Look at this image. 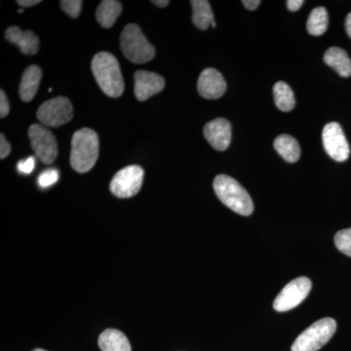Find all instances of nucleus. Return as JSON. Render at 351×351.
Listing matches in <instances>:
<instances>
[{
    "instance_id": "nucleus-35",
    "label": "nucleus",
    "mask_w": 351,
    "mask_h": 351,
    "mask_svg": "<svg viewBox=\"0 0 351 351\" xmlns=\"http://www.w3.org/2000/svg\"><path fill=\"white\" fill-rule=\"evenodd\" d=\"M19 13H23V9H21V10L18 11Z\"/></svg>"
},
{
    "instance_id": "nucleus-4",
    "label": "nucleus",
    "mask_w": 351,
    "mask_h": 351,
    "mask_svg": "<svg viewBox=\"0 0 351 351\" xmlns=\"http://www.w3.org/2000/svg\"><path fill=\"white\" fill-rule=\"evenodd\" d=\"M120 47L124 56L132 63H147L156 56L154 46L135 24H129L124 27L120 36Z\"/></svg>"
},
{
    "instance_id": "nucleus-3",
    "label": "nucleus",
    "mask_w": 351,
    "mask_h": 351,
    "mask_svg": "<svg viewBox=\"0 0 351 351\" xmlns=\"http://www.w3.org/2000/svg\"><path fill=\"white\" fill-rule=\"evenodd\" d=\"M213 186L219 199L235 213L242 216L253 213V200L237 180L230 176L219 175L215 178Z\"/></svg>"
},
{
    "instance_id": "nucleus-27",
    "label": "nucleus",
    "mask_w": 351,
    "mask_h": 351,
    "mask_svg": "<svg viewBox=\"0 0 351 351\" xmlns=\"http://www.w3.org/2000/svg\"><path fill=\"white\" fill-rule=\"evenodd\" d=\"M9 110H10V106H9V101L7 100L5 93L3 90L0 91V117L4 119L8 115Z\"/></svg>"
},
{
    "instance_id": "nucleus-24",
    "label": "nucleus",
    "mask_w": 351,
    "mask_h": 351,
    "mask_svg": "<svg viewBox=\"0 0 351 351\" xmlns=\"http://www.w3.org/2000/svg\"><path fill=\"white\" fill-rule=\"evenodd\" d=\"M62 9L69 17L77 18L82 12V1L80 0H62L60 1Z\"/></svg>"
},
{
    "instance_id": "nucleus-29",
    "label": "nucleus",
    "mask_w": 351,
    "mask_h": 351,
    "mask_svg": "<svg viewBox=\"0 0 351 351\" xmlns=\"http://www.w3.org/2000/svg\"><path fill=\"white\" fill-rule=\"evenodd\" d=\"M304 3V0H288V1L286 2L289 10L292 11V12H295V11L299 10Z\"/></svg>"
},
{
    "instance_id": "nucleus-10",
    "label": "nucleus",
    "mask_w": 351,
    "mask_h": 351,
    "mask_svg": "<svg viewBox=\"0 0 351 351\" xmlns=\"http://www.w3.org/2000/svg\"><path fill=\"white\" fill-rule=\"evenodd\" d=\"M322 138L328 156L338 162L348 160L350 156V145L339 123H328L323 129Z\"/></svg>"
},
{
    "instance_id": "nucleus-31",
    "label": "nucleus",
    "mask_w": 351,
    "mask_h": 351,
    "mask_svg": "<svg viewBox=\"0 0 351 351\" xmlns=\"http://www.w3.org/2000/svg\"><path fill=\"white\" fill-rule=\"evenodd\" d=\"M40 2V0H18L17 4L24 8H29V7L38 5Z\"/></svg>"
},
{
    "instance_id": "nucleus-11",
    "label": "nucleus",
    "mask_w": 351,
    "mask_h": 351,
    "mask_svg": "<svg viewBox=\"0 0 351 351\" xmlns=\"http://www.w3.org/2000/svg\"><path fill=\"white\" fill-rule=\"evenodd\" d=\"M134 80L135 96L141 101L149 100L154 95L160 93L165 87V80L162 76L151 71H136Z\"/></svg>"
},
{
    "instance_id": "nucleus-23",
    "label": "nucleus",
    "mask_w": 351,
    "mask_h": 351,
    "mask_svg": "<svg viewBox=\"0 0 351 351\" xmlns=\"http://www.w3.org/2000/svg\"><path fill=\"white\" fill-rule=\"evenodd\" d=\"M335 244L341 253L351 257V228L337 232L335 235Z\"/></svg>"
},
{
    "instance_id": "nucleus-15",
    "label": "nucleus",
    "mask_w": 351,
    "mask_h": 351,
    "mask_svg": "<svg viewBox=\"0 0 351 351\" xmlns=\"http://www.w3.org/2000/svg\"><path fill=\"white\" fill-rule=\"evenodd\" d=\"M43 71L36 64L27 66L22 76L19 87L21 99L24 101H31L38 93L40 84Z\"/></svg>"
},
{
    "instance_id": "nucleus-18",
    "label": "nucleus",
    "mask_w": 351,
    "mask_h": 351,
    "mask_svg": "<svg viewBox=\"0 0 351 351\" xmlns=\"http://www.w3.org/2000/svg\"><path fill=\"white\" fill-rule=\"evenodd\" d=\"M193 7V22L197 29L205 31L210 25L216 27L213 11L209 1L206 0H193L191 2Z\"/></svg>"
},
{
    "instance_id": "nucleus-30",
    "label": "nucleus",
    "mask_w": 351,
    "mask_h": 351,
    "mask_svg": "<svg viewBox=\"0 0 351 351\" xmlns=\"http://www.w3.org/2000/svg\"><path fill=\"white\" fill-rule=\"evenodd\" d=\"M242 3H243L245 8L248 9V10L253 11L260 6L261 1L260 0H243Z\"/></svg>"
},
{
    "instance_id": "nucleus-32",
    "label": "nucleus",
    "mask_w": 351,
    "mask_h": 351,
    "mask_svg": "<svg viewBox=\"0 0 351 351\" xmlns=\"http://www.w3.org/2000/svg\"><path fill=\"white\" fill-rule=\"evenodd\" d=\"M346 29L348 36L351 38V13L348 14L346 19Z\"/></svg>"
},
{
    "instance_id": "nucleus-2",
    "label": "nucleus",
    "mask_w": 351,
    "mask_h": 351,
    "mask_svg": "<svg viewBox=\"0 0 351 351\" xmlns=\"http://www.w3.org/2000/svg\"><path fill=\"white\" fill-rule=\"evenodd\" d=\"M99 157V137L89 128L80 129L71 138V165L78 173L89 172Z\"/></svg>"
},
{
    "instance_id": "nucleus-19",
    "label": "nucleus",
    "mask_w": 351,
    "mask_h": 351,
    "mask_svg": "<svg viewBox=\"0 0 351 351\" xmlns=\"http://www.w3.org/2000/svg\"><path fill=\"white\" fill-rule=\"evenodd\" d=\"M122 12V4L117 0H104L97 9L96 17L99 24L110 29L117 22Z\"/></svg>"
},
{
    "instance_id": "nucleus-26",
    "label": "nucleus",
    "mask_w": 351,
    "mask_h": 351,
    "mask_svg": "<svg viewBox=\"0 0 351 351\" xmlns=\"http://www.w3.org/2000/svg\"><path fill=\"white\" fill-rule=\"evenodd\" d=\"M34 166H36V159L34 157L29 156L24 160L19 161L17 167L21 174L29 175L34 171Z\"/></svg>"
},
{
    "instance_id": "nucleus-22",
    "label": "nucleus",
    "mask_w": 351,
    "mask_h": 351,
    "mask_svg": "<svg viewBox=\"0 0 351 351\" xmlns=\"http://www.w3.org/2000/svg\"><path fill=\"white\" fill-rule=\"evenodd\" d=\"M328 23H329V18H328L326 9L324 7H317L311 11L307 20V32L311 36H322L327 31Z\"/></svg>"
},
{
    "instance_id": "nucleus-5",
    "label": "nucleus",
    "mask_w": 351,
    "mask_h": 351,
    "mask_svg": "<svg viewBox=\"0 0 351 351\" xmlns=\"http://www.w3.org/2000/svg\"><path fill=\"white\" fill-rule=\"evenodd\" d=\"M337 322L332 318H323L314 322L295 339L292 351H318L334 336Z\"/></svg>"
},
{
    "instance_id": "nucleus-14",
    "label": "nucleus",
    "mask_w": 351,
    "mask_h": 351,
    "mask_svg": "<svg viewBox=\"0 0 351 351\" xmlns=\"http://www.w3.org/2000/svg\"><path fill=\"white\" fill-rule=\"evenodd\" d=\"M5 38L9 43L17 45L25 55L38 53L39 39L32 31H22L20 27H10L5 32Z\"/></svg>"
},
{
    "instance_id": "nucleus-9",
    "label": "nucleus",
    "mask_w": 351,
    "mask_h": 351,
    "mask_svg": "<svg viewBox=\"0 0 351 351\" xmlns=\"http://www.w3.org/2000/svg\"><path fill=\"white\" fill-rule=\"evenodd\" d=\"M29 137L32 149L44 164H51L56 160L57 141L49 129L40 124H32L29 129Z\"/></svg>"
},
{
    "instance_id": "nucleus-21",
    "label": "nucleus",
    "mask_w": 351,
    "mask_h": 351,
    "mask_svg": "<svg viewBox=\"0 0 351 351\" xmlns=\"http://www.w3.org/2000/svg\"><path fill=\"white\" fill-rule=\"evenodd\" d=\"M274 96L276 107L282 112H291L295 108L294 93L287 83L277 82L274 87Z\"/></svg>"
},
{
    "instance_id": "nucleus-25",
    "label": "nucleus",
    "mask_w": 351,
    "mask_h": 351,
    "mask_svg": "<svg viewBox=\"0 0 351 351\" xmlns=\"http://www.w3.org/2000/svg\"><path fill=\"white\" fill-rule=\"evenodd\" d=\"M59 172L56 169H48L44 171L43 174H40L38 177V184L40 188L46 189L53 186L59 181Z\"/></svg>"
},
{
    "instance_id": "nucleus-34",
    "label": "nucleus",
    "mask_w": 351,
    "mask_h": 351,
    "mask_svg": "<svg viewBox=\"0 0 351 351\" xmlns=\"http://www.w3.org/2000/svg\"><path fill=\"white\" fill-rule=\"evenodd\" d=\"M32 351H47V350H41V348H36V350H34Z\"/></svg>"
},
{
    "instance_id": "nucleus-20",
    "label": "nucleus",
    "mask_w": 351,
    "mask_h": 351,
    "mask_svg": "<svg viewBox=\"0 0 351 351\" xmlns=\"http://www.w3.org/2000/svg\"><path fill=\"white\" fill-rule=\"evenodd\" d=\"M274 149L289 163H295L301 156V147L294 137L281 135L274 141Z\"/></svg>"
},
{
    "instance_id": "nucleus-8",
    "label": "nucleus",
    "mask_w": 351,
    "mask_h": 351,
    "mask_svg": "<svg viewBox=\"0 0 351 351\" xmlns=\"http://www.w3.org/2000/svg\"><path fill=\"white\" fill-rule=\"evenodd\" d=\"M311 290V281L307 277H299L289 282L274 300V308L285 313L301 304Z\"/></svg>"
},
{
    "instance_id": "nucleus-28",
    "label": "nucleus",
    "mask_w": 351,
    "mask_h": 351,
    "mask_svg": "<svg viewBox=\"0 0 351 351\" xmlns=\"http://www.w3.org/2000/svg\"><path fill=\"white\" fill-rule=\"evenodd\" d=\"M11 152V145L7 142L3 134L0 135V158L4 159L9 156Z\"/></svg>"
},
{
    "instance_id": "nucleus-12",
    "label": "nucleus",
    "mask_w": 351,
    "mask_h": 351,
    "mask_svg": "<svg viewBox=\"0 0 351 351\" xmlns=\"http://www.w3.org/2000/svg\"><path fill=\"white\" fill-rule=\"evenodd\" d=\"M197 90L201 97L208 100L221 98L226 91L225 78L215 69H206L198 78Z\"/></svg>"
},
{
    "instance_id": "nucleus-7",
    "label": "nucleus",
    "mask_w": 351,
    "mask_h": 351,
    "mask_svg": "<svg viewBox=\"0 0 351 351\" xmlns=\"http://www.w3.org/2000/svg\"><path fill=\"white\" fill-rule=\"evenodd\" d=\"M145 172L137 165H131L119 171L110 182V191L119 198L133 197L142 188Z\"/></svg>"
},
{
    "instance_id": "nucleus-17",
    "label": "nucleus",
    "mask_w": 351,
    "mask_h": 351,
    "mask_svg": "<svg viewBox=\"0 0 351 351\" xmlns=\"http://www.w3.org/2000/svg\"><path fill=\"white\" fill-rule=\"evenodd\" d=\"M324 62L343 77L351 75V59L341 48L332 47L328 49L324 55Z\"/></svg>"
},
{
    "instance_id": "nucleus-33",
    "label": "nucleus",
    "mask_w": 351,
    "mask_h": 351,
    "mask_svg": "<svg viewBox=\"0 0 351 351\" xmlns=\"http://www.w3.org/2000/svg\"><path fill=\"white\" fill-rule=\"evenodd\" d=\"M152 2V4H154V5L157 7H160V8L168 6V4L170 3V1H168V0H154V1Z\"/></svg>"
},
{
    "instance_id": "nucleus-6",
    "label": "nucleus",
    "mask_w": 351,
    "mask_h": 351,
    "mask_svg": "<svg viewBox=\"0 0 351 351\" xmlns=\"http://www.w3.org/2000/svg\"><path fill=\"white\" fill-rule=\"evenodd\" d=\"M36 117L43 126H62L73 119V105L66 97H56L43 103L39 107Z\"/></svg>"
},
{
    "instance_id": "nucleus-13",
    "label": "nucleus",
    "mask_w": 351,
    "mask_h": 351,
    "mask_svg": "<svg viewBox=\"0 0 351 351\" xmlns=\"http://www.w3.org/2000/svg\"><path fill=\"white\" fill-rule=\"evenodd\" d=\"M204 136L216 151H226L232 142V125L225 119L212 120L204 127Z\"/></svg>"
},
{
    "instance_id": "nucleus-16",
    "label": "nucleus",
    "mask_w": 351,
    "mask_h": 351,
    "mask_svg": "<svg viewBox=\"0 0 351 351\" xmlns=\"http://www.w3.org/2000/svg\"><path fill=\"white\" fill-rule=\"evenodd\" d=\"M101 351H132L128 339L123 332L115 329H107L99 337Z\"/></svg>"
},
{
    "instance_id": "nucleus-1",
    "label": "nucleus",
    "mask_w": 351,
    "mask_h": 351,
    "mask_svg": "<svg viewBox=\"0 0 351 351\" xmlns=\"http://www.w3.org/2000/svg\"><path fill=\"white\" fill-rule=\"evenodd\" d=\"M92 71L99 86L110 98H119L124 92V80L117 58L100 52L92 60Z\"/></svg>"
}]
</instances>
